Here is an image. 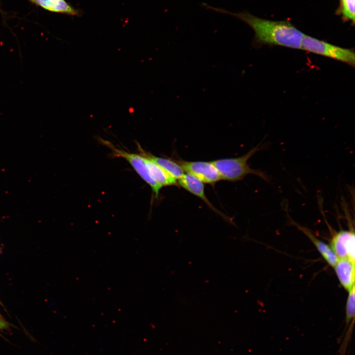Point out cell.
I'll use <instances>...</instances> for the list:
<instances>
[{"mask_svg":"<svg viewBox=\"0 0 355 355\" xmlns=\"http://www.w3.org/2000/svg\"><path fill=\"white\" fill-rule=\"evenodd\" d=\"M202 5L207 9L231 16L247 24L254 31V43L256 45L302 49V40L305 34L288 20H270L255 16L246 11L234 12L206 3Z\"/></svg>","mask_w":355,"mask_h":355,"instance_id":"cell-1","label":"cell"},{"mask_svg":"<svg viewBox=\"0 0 355 355\" xmlns=\"http://www.w3.org/2000/svg\"><path fill=\"white\" fill-rule=\"evenodd\" d=\"M262 147L259 145H257L239 157L220 159L212 162L217 169L221 179L237 181L251 174L258 176L266 181H269V178L265 172L251 168L248 163L250 157L260 150Z\"/></svg>","mask_w":355,"mask_h":355,"instance_id":"cell-2","label":"cell"},{"mask_svg":"<svg viewBox=\"0 0 355 355\" xmlns=\"http://www.w3.org/2000/svg\"><path fill=\"white\" fill-rule=\"evenodd\" d=\"M301 44L302 49L305 51L355 66V54L351 49L336 46L306 35L303 37Z\"/></svg>","mask_w":355,"mask_h":355,"instance_id":"cell-3","label":"cell"},{"mask_svg":"<svg viewBox=\"0 0 355 355\" xmlns=\"http://www.w3.org/2000/svg\"><path fill=\"white\" fill-rule=\"evenodd\" d=\"M102 142L108 147L115 157L125 159L132 166L140 177L151 187L156 198L158 197L162 186L150 177L146 166L144 157L140 154L133 153L118 148L110 142L101 139Z\"/></svg>","mask_w":355,"mask_h":355,"instance_id":"cell-4","label":"cell"},{"mask_svg":"<svg viewBox=\"0 0 355 355\" xmlns=\"http://www.w3.org/2000/svg\"><path fill=\"white\" fill-rule=\"evenodd\" d=\"M184 172L202 182L214 185L221 179L220 174L212 162L177 161Z\"/></svg>","mask_w":355,"mask_h":355,"instance_id":"cell-5","label":"cell"},{"mask_svg":"<svg viewBox=\"0 0 355 355\" xmlns=\"http://www.w3.org/2000/svg\"><path fill=\"white\" fill-rule=\"evenodd\" d=\"M355 236L353 229L341 230L331 238L330 246L338 258L355 260Z\"/></svg>","mask_w":355,"mask_h":355,"instance_id":"cell-6","label":"cell"},{"mask_svg":"<svg viewBox=\"0 0 355 355\" xmlns=\"http://www.w3.org/2000/svg\"><path fill=\"white\" fill-rule=\"evenodd\" d=\"M178 183L182 188L202 199L211 209L216 213L220 215L225 219L227 218L225 215L213 206L206 197L203 182L194 176L186 173L178 179Z\"/></svg>","mask_w":355,"mask_h":355,"instance_id":"cell-7","label":"cell"},{"mask_svg":"<svg viewBox=\"0 0 355 355\" xmlns=\"http://www.w3.org/2000/svg\"><path fill=\"white\" fill-rule=\"evenodd\" d=\"M333 268L341 284L347 291L355 287V261L348 258H338Z\"/></svg>","mask_w":355,"mask_h":355,"instance_id":"cell-8","label":"cell"},{"mask_svg":"<svg viewBox=\"0 0 355 355\" xmlns=\"http://www.w3.org/2000/svg\"><path fill=\"white\" fill-rule=\"evenodd\" d=\"M138 146L140 153L144 157L149 175L155 182L162 187L177 184V181L174 177L154 161L146 156L142 151L139 144H138Z\"/></svg>","mask_w":355,"mask_h":355,"instance_id":"cell-9","label":"cell"},{"mask_svg":"<svg viewBox=\"0 0 355 355\" xmlns=\"http://www.w3.org/2000/svg\"><path fill=\"white\" fill-rule=\"evenodd\" d=\"M32 3L50 12L78 15L79 11L66 0H29Z\"/></svg>","mask_w":355,"mask_h":355,"instance_id":"cell-10","label":"cell"},{"mask_svg":"<svg viewBox=\"0 0 355 355\" xmlns=\"http://www.w3.org/2000/svg\"><path fill=\"white\" fill-rule=\"evenodd\" d=\"M298 227L310 239L326 262L330 266L334 267L338 258L330 245L317 238L307 229L300 226H298Z\"/></svg>","mask_w":355,"mask_h":355,"instance_id":"cell-11","label":"cell"},{"mask_svg":"<svg viewBox=\"0 0 355 355\" xmlns=\"http://www.w3.org/2000/svg\"><path fill=\"white\" fill-rule=\"evenodd\" d=\"M142 152L162 168L169 173L176 180L179 179L184 174V171L180 165L170 158L159 157L146 152L141 147Z\"/></svg>","mask_w":355,"mask_h":355,"instance_id":"cell-12","label":"cell"},{"mask_svg":"<svg viewBox=\"0 0 355 355\" xmlns=\"http://www.w3.org/2000/svg\"><path fill=\"white\" fill-rule=\"evenodd\" d=\"M355 0H340L339 7L337 13L341 16L343 20L355 23Z\"/></svg>","mask_w":355,"mask_h":355,"instance_id":"cell-13","label":"cell"},{"mask_svg":"<svg viewBox=\"0 0 355 355\" xmlns=\"http://www.w3.org/2000/svg\"><path fill=\"white\" fill-rule=\"evenodd\" d=\"M355 287L348 291L346 307V320L349 323L355 317Z\"/></svg>","mask_w":355,"mask_h":355,"instance_id":"cell-14","label":"cell"},{"mask_svg":"<svg viewBox=\"0 0 355 355\" xmlns=\"http://www.w3.org/2000/svg\"><path fill=\"white\" fill-rule=\"evenodd\" d=\"M8 323L0 314V329H6L8 328Z\"/></svg>","mask_w":355,"mask_h":355,"instance_id":"cell-15","label":"cell"}]
</instances>
